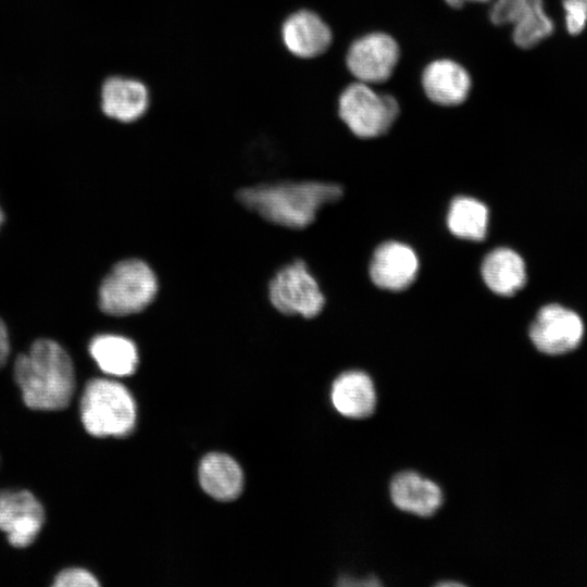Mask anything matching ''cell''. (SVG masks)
I'll use <instances>...</instances> for the list:
<instances>
[{"instance_id": "cell-1", "label": "cell", "mask_w": 587, "mask_h": 587, "mask_svg": "<svg viewBox=\"0 0 587 587\" xmlns=\"http://www.w3.org/2000/svg\"><path fill=\"white\" fill-rule=\"evenodd\" d=\"M14 378L32 410L60 411L75 391V373L67 352L55 341L38 339L14 362Z\"/></svg>"}, {"instance_id": "cell-2", "label": "cell", "mask_w": 587, "mask_h": 587, "mask_svg": "<svg viewBox=\"0 0 587 587\" xmlns=\"http://www.w3.org/2000/svg\"><path fill=\"white\" fill-rule=\"evenodd\" d=\"M342 192L335 183L285 182L243 188L237 198L271 223L301 229L314 221L324 204L339 200Z\"/></svg>"}, {"instance_id": "cell-3", "label": "cell", "mask_w": 587, "mask_h": 587, "mask_svg": "<svg viewBox=\"0 0 587 587\" xmlns=\"http://www.w3.org/2000/svg\"><path fill=\"white\" fill-rule=\"evenodd\" d=\"M80 417L92 436H125L136 422V405L120 383L95 378L87 383L80 399Z\"/></svg>"}, {"instance_id": "cell-4", "label": "cell", "mask_w": 587, "mask_h": 587, "mask_svg": "<svg viewBox=\"0 0 587 587\" xmlns=\"http://www.w3.org/2000/svg\"><path fill=\"white\" fill-rule=\"evenodd\" d=\"M158 291L151 267L138 259L116 263L99 288V307L113 316L138 313L147 308Z\"/></svg>"}, {"instance_id": "cell-5", "label": "cell", "mask_w": 587, "mask_h": 587, "mask_svg": "<svg viewBox=\"0 0 587 587\" xmlns=\"http://www.w3.org/2000/svg\"><path fill=\"white\" fill-rule=\"evenodd\" d=\"M400 113L397 99L375 90L372 85L354 82L338 99V114L349 130L362 139L385 135Z\"/></svg>"}, {"instance_id": "cell-6", "label": "cell", "mask_w": 587, "mask_h": 587, "mask_svg": "<svg viewBox=\"0 0 587 587\" xmlns=\"http://www.w3.org/2000/svg\"><path fill=\"white\" fill-rule=\"evenodd\" d=\"M268 296L273 307L283 314H299L311 319L320 314L325 297L303 261L282 267L271 279Z\"/></svg>"}, {"instance_id": "cell-7", "label": "cell", "mask_w": 587, "mask_h": 587, "mask_svg": "<svg viewBox=\"0 0 587 587\" xmlns=\"http://www.w3.org/2000/svg\"><path fill=\"white\" fill-rule=\"evenodd\" d=\"M399 59L400 47L391 35L371 32L350 43L346 65L357 82L375 85L391 77Z\"/></svg>"}, {"instance_id": "cell-8", "label": "cell", "mask_w": 587, "mask_h": 587, "mask_svg": "<svg viewBox=\"0 0 587 587\" xmlns=\"http://www.w3.org/2000/svg\"><path fill=\"white\" fill-rule=\"evenodd\" d=\"M584 324L577 313L560 304L542 307L529 328L534 346L546 354L574 350L582 341Z\"/></svg>"}, {"instance_id": "cell-9", "label": "cell", "mask_w": 587, "mask_h": 587, "mask_svg": "<svg viewBox=\"0 0 587 587\" xmlns=\"http://www.w3.org/2000/svg\"><path fill=\"white\" fill-rule=\"evenodd\" d=\"M45 523L40 501L28 490H0V530L16 548L33 544Z\"/></svg>"}, {"instance_id": "cell-10", "label": "cell", "mask_w": 587, "mask_h": 587, "mask_svg": "<svg viewBox=\"0 0 587 587\" xmlns=\"http://www.w3.org/2000/svg\"><path fill=\"white\" fill-rule=\"evenodd\" d=\"M419 268V257L413 248L401 241L389 240L374 250L369 275L376 287L401 291L415 280Z\"/></svg>"}, {"instance_id": "cell-11", "label": "cell", "mask_w": 587, "mask_h": 587, "mask_svg": "<svg viewBox=\"0 0 587 587\" xmlns=\"http://www.w3.org/2000/svg\"><path fill=\"white\" fill-rule=\"evenodd\" d=\"M425 96L440 107H457L470 96L472 78L467 70L449 58L430 61L421 75Z\"/></svg>"}, {"instance_id": "cell-12", "label": "cell", "mask_w": 587, "mask_h": 587, "mask_svg": "<svg viewBox=\"0 0 587 587\" xmlns=\"http://www.w3.org/2000/svg\"><path fill=\"white\" fill-rule=\"evenodd\" d=\"M280 36L286 49L301 59L323 54L333 41L329 25L317 13L307 9L287 16L280 28Z\"/></svg>"}, {"instance_id": "cell-13", "label": "cell", "mask_w": 587, "mask_h": 587, "mask_svg": "<svg viewBox=\"0 0 587 587\" xmlns=\"http://www.w3.org/2000/svg\"><path fill=\"white\" fill-rule=\"evenodd\" d=\"M149 102V90L138 79L112 76L102 85L101 109L107 116L120 122L130 123L140 118Z\"/></svg>"}, {"instance_id": "cell-14", "label": "cell", "mask_w": 587, "mask_h": 587, "mask_svg": "<svg viewBox=\"0 0 587 587\" xmlns=\"http://www.w3.org/2000/svg\"><path fill=\"white\" fill-rule=\"evenodd\" d=\"M394 504L420 516L434 514L442 503V491L433 480L412 471L397 474L390 483Z\"/></svg>"}, {"instance_id": "cell-15", "label": "cell", "mask_w": 587, "mask_h": 587, "mask_svg": "<svg viewBox=\"0 0 587 587\" xmlns=\"http://www.w3.org/2000/svg\"><path fill=\"white\" fill-rule=\"evenodd\" d=\"M330 399L341 415L350 419L367 417L376 404L372 378L362 371H347L334 380Z\"/></svg>"}, {"instance_id": "cell-16", "label": "cell", "mask_w": 587, "mask_h": 587, "mask_svg": "<svg viewBox=\"0 0 587 587\" xmlns=\"http://www.w3.org/2000/svg\"><path fill=\"white\" fill-rule=\"evenodd\" d=\"M480 275L485 285L496 295L513 296L526 283L525 262L513 249L496 248L484 258Z\"/></svg>"}, {"instance_id": "cell-17", "label": "cell", "mask_w": 587, "mask_h": 587, "mask_svg": "<svg viewBox=\"0 0 587 587\" xmlns=\"http://www.w3.org/2000/svg\"><path fill=\"white\" fill-rule=\"evenodd\" d=\"M199 480L203 490L217 500L235 499L242 489L243 476L238 463L223 453H209L200 463Z\"/></svg>"}, {"instance_id": "cell-18", "label": "cell", "mask_w": 587, "mask_h": 587, "mask_svg": "<svg viewBox=\"0 0 587 587\" xmlns=\"http://www.w3.org/2000/svg\"><path fill=\"white\" fill-rule=\"evenodd\" d=\"M89 352L104 373L114 376L133 374L138 363L135 344L123 336L98 335L90 341Z\"/></svg>"}, {"instance_id": "cell-19", "label": "cell", "mask_w": 587, "mask_h": 587, "mask_svg": "<svg viewBox=\"0 0 587 587\" xmlns=\"http://www.w3.org/2000/svg\"><path fill=\"white\" fill-rule=\"evenodd\" d=\"M446 222L453 236L480 241L487 236L489 211L478 199L459 196L449 204Z\"/></svg>"}, {"instance_id": "cell-20", "label": "cell", "mask_w": 587, "mask_h": 587, "mask_svg": "<svg viewBox=\"0 0 587 587\" xmlns=\"http://www.w3.org/2000/svg\"><path fill=\"white\" fill-rule=\"evenodd\" d=\"M553 28L551 18L540 7L513 24L512 39L517 47L530 49L549 37Z\"/></svg>"}, {"instance_id": "cell-21", "label": "cell", "mask_w": 587, "mask_h": 587, "mask_svg": "<svg viewBox=\"0 0 587 587\" xmlns=\"http://www.w3.org/2000/svg\"><path fill=\"white\" fill-rule=\"evenodd\" d=\"M540 7H544L542 0H494L489 9V20L498 26L513 25Z\"/></svg>"}, {"instance_id": "cell-22", "label": "cell", "mask_w": 587, "mask_h": 587, "mask_svg": "<svg viewBox=\"0 0 587 587\" xmlns=\"http://www.w3.org/2000/svg\"><path fill=\"white\" fill-rule=\"evenodd\" d=\"M566 28L571 35L582 33L587 24V0H562Z\"/></svg>"}, {"instance_id": "cell-23", "label": "cell", "mask_w": 587, "mask_h": 587, "mask_svg": "<svg viewBox=\"0 0 587 587\" xmlns=\"http://www.w3.org/2000/svg\"><path fill=\"white\" fill-rule=\"evenodd\" d=\"M54 587H96L97 578L87 570L71 567L61 571L54 578Z\"/></svg>"}, {"instance_id": "cell-24", "label": "cell", "mask_w": 587, "mask_h": 587, "mask_svg": "<svg viewBox=\"0 0 587 587\" xmlns=\"http://www.w3.org/2000/svg\"><path fill=\"white\" fill-rule=\"evenodd\" d=\"M10 352V342L7 327L0 319V369L7 363Z\"/></svg>"}, {"instance_id": "cell-25", "label": "cell", "mask_w": 587, "mask_h": 587, "mask_svg": "<svg viewBox=\"0 0 587 587\" xmlns=\"http://www.w3.org/2000/svg\"><path fill=\"white\" fill-rule=\"evenodd\" d=\"M446 3L448 5H450L451 8H454V9H460L462 8L464 4H466L467 2H488V1H491V0H445Z\"/></svg>"}, {"instance_id": "cell-26", "label": "cell", "mask_w": 587, "mask_h": 587, "mask_svg": "<svg viewBox=\"0 0 587 587\" xmlns=\"http://www.w3.org/2000/svg\"><path fill=\"white\" fill-rule=\"evenodd\" d=\"M447 585H452V586H460L462 584L460 583H455V582H449V583H440L439 586H447Z\"/></svg>"}, {"instance_id": "cell-27", "label": "cell", "mask_w": 587, "mask_h": 587, "mask_svg": "<svg viewBox=\"0 0 587 587\" xmlns=\"http://www.w3.org/2000/svg\"><path fill=\"white\" fill-rule=\"evenodd\" d=\"M2 221H3V214H2V212L0 210V225H1Z\"/></svg>"}]
</instances>
